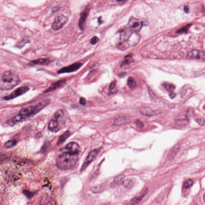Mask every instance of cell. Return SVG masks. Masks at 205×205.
I'll return each instance as SVG.
<instances>
[{"label":"cell","mask_w":205,"mask_h":205,"mask_svg":"<svg viewBox=\"0 0 205 205\" xmlns=\"http://www.w3.org/2000/svg\"><path fill=\"white\" fill-rule=\"evenodd\" d=\"M80 152L78 144L72 142L67 144L61 149L56 159V165L62 170H67L73 168L77 164Z\"/></svg>","instance_id":"1"},{"label":"cell","mask_w":205,"mask_h":205,"mask_svg":"<svg viewBox=\"0 0 205 205\" xmlns=\"http://www.w3.org/2000/svg\"><path fill=\"white\" fill-rule=\"evenodd\" d=\"M20 82L18 75L11 71H6L0 77V90H10L18 85Z\"/></svg>","instance_id":"2"},{"label":"cell","mask_w":205,"mask_h":205,"mask_svg":"<svg viewBox=\"0 0 205 205\" xmlns=\"http://www.w3.org/2000/svg\"><path fill=\"white\" fill-rule=\"evenodd\" d=\"M47 101H43L39 102L36 105L23 108L20 110L19 115L25 119L32 116L46 106L49 103Z\"/></svg>","instance_id":"3"},{"label":"cell","mask_w":205,"mask_h":205,"mask_svg":"<svg viewBox=\"0 0 205 205\" xmlns=\"http://www.w3.org/2000/svg\"><path fill=\"white\" fill-rule=\"evenodd\" d=\"M68 18L62 14L58 15L55 18L51 27L53 30L57 31L61 29L68 21Z\"/></svg>","instance_id":"4"},{"label":"cell","mask_w":205,"mask_h":205,"mask_svg":"<svg viewBox=\"0 0 205 205\" xmlns=\"http://www.w3.org/2000/svg\"><path fill=\"white\" fill-rule=\"evenodd\" d=\"M100 150L101 148H99L94 149L89 153L87 157H86L85 161L83 163L82 166H81L80 169L81 172L84 171L88 167V165L93 161Z\"/></svg>","instance_id":"5"},{"label":"cell","mask_w":205,"mask_h":205,"mask_svg":"<svg viewBox=\"0 0 205 205\" xmlns=\"http://www.w3.org/2000/svg\"><path fill=\"white\" fill-rule=\"evenodd\" d=\"M29 89L27 87H21L15 89L10 94L4 98L5 100L9 101L14 99L22 94H24L29 90Z\"/></svg>","instance_id":"6"},{"label":"cell","mask_w":205,"mask_h":205,"mask_svg":"<svg viewBox=\"0 0 205 205\" xmlns=\"http://www.w3.org/2000/svg\"><path fill=\"white\" fill-rule=\"evenodd\" d=\"M128 25L131 31L137 33L141 30L142 23L139 19L134 17H131L129 22Z\"/></svg>","instance_id":"7"},{"label":"cell","mask_w":205,"mask_h":205,"mask_svg":"<svg viewBox=\"0 0 205 205\" xmlns=\"http://www.w3.org/2000/svg\"><path fill=\"white\" fill-rule=\"evenodd\" d=\"M82 65V64L81 62H75L74 64L69 65L68 66L62 67L58 71L57 73L58 74H61L64 73H69L74 72L79 69L81 67Z\"/></svg>","instance_id":"8"},{"label":"cell","mask_w":205,"mask_h":205,"mask_svg":"<svg viewBox=\"0 0 205 205\" xmlns=\"http://www.w3.org/2000/svg\"><path fill=\"white\" fill-rule=\"evenodd\" d=\"M89 9L88 8H87L81 13L80 18L78 21V27L81 30L84 29L85 21L89 15Z\"/></svg>","instance_id":"9"},{"label":"cell","mask_w":205,"mask_h":205,"mask_svg":"<svg viewBox=\"0 0 205 205\" xmlns=\"http://www.w3.org/2000/svg\"><path fill=\"white\" fill-rule=\"evenodd\" d=\"M187 57L190 59H201L204 60L205 54L203 52L194 49L189 52Z\"/></svg>","instance_id":"10"},{"label":"cell","mask_w":205,"mask_h":205,"mask_svg":"<svg viewBox=\"0 0 205 205\" xmlns=\"http://www.w3.org/2000/svg\"><path fill=\"white\" fill-rule=\"evenodd\" d=\"M140 39V37L139 34L136 33H131L127 41L130 46H134L138 43Z\"/></svg>","instance_id":"11"},{"label":"cell","mask_w":205,"mask_h":205,"mask_svg":"<svg viewBox=\"0 0 205 205\" xmlns=\"http://www.w3.org/2000/svg\"><path fill=\"white\" fill-rule=\"evenodd\" d=\"M67 80H61L58 81L54 83L51 84V85L47 89L44 91V93H47L49 92L54 91L55 89L64 86L66 83Z\"/></svg>","instance_id":"12"},{"label":"cell","mask_w":205,"mask_h":205,"mask_svg":"<svg viewBox=\"0 0 205 205\" xmlns=\"http://www.w3.org/2000/svg\"><path fill=\"white\" fill-rule=\"evenodd\" d=\"M147 193V189H146V190H145L144 191L141 195L137 196L133 198L125 205H138L141 202L142 199H143L144 197L146 194Z\"/></svg>","instance_id":"13"},{"label":"cell","mask_w":205,"mask_h":205,"mask_svg":"<svg viewBox=\"0 0 205 205\" xmlns=\"http://www.w3.org/2000/svg\"><path fill=\"white\" fill-rule=\"evenodd\" d=\"M130 121V119L125 116H119L115 119L114 125L115 126L121 125L129 123Z\"/></svg>","instance_id":"14"},{"label":"cell","mask_w":205,"mask_h":205,"mask_svg":"<svg viewBox=\"0 0 205 205\" xmlns=\"http://www.w3.org/2000/svg\"><path fill=\"white\" fill-rule=\"evenodd\" d=\"M120 33V39L121 41H127L131 34L129 29L124 27L121 28L119 31Z\"/></svg>","instance_id":"15"},{"label":"cell","mask_w":205,"mask_h":205,"mask_svg":"<svg viewBox=\"0 0 205 205\" xmlns=\"http://www.w3.org/2000/svg\"><path fill=\"white\" fill-rule=\"evenodd\" d=\"M50 60L46 58H39L30 61L32 64L46 66L50 63Z\"/></svg>","instance_id":"16"},{"label":"cell","mask_w":205,"mask_h":205,"mask_svg":"<svg viewBox=\"0 0 205 205\" xmlns=\"http://www.w3.org/2000/svg\"><path fill=\"white\" fill-rule=\"evenodd\" d=\"M141 114L147 116H152L158 114L157 111H154L149 108H145L141 109L139 111Z\"/></svg>","instance_id":"17"},{"label":"cell","mask_w":205,"mask_h":205,"mask_svg":"<svg viewBox=\"0 0 205 205\" xmlns=\"http://www.w3.org/2000/svg\"><path fill=\"white\" fill-rule=\"evenodd\" d=\"M177 125L180 126H185L188 125L189 123V119L187 116L180 117L176 120Z\"/></svg>","instance_id":"18"},{"label":"cell","mask_w":205,"mask_h":205,"mask_svg":"<svg viewBox=\"0 0 205 205\" xmlns=\"http://www.w3.org/2000/svg\"><path fill=\"white\" fill-rule=\"evenodd\" d=\"M71 133L69 131H66L64 133H63L62 134L61 136H60L59 137L58 140L57 141V145L61 144L62 143H64V142L69 137V136L71 135Z\"/></svg>","instance_id":"19"},{"label":"cell","mask_w":205,"mask_h":205,"mask_svg":"<svg viewBox=\"0 0 205 205\" xmlns=\"http://www.w3.org/2000/svg\"><path fill=\"white\" fill-rule=\"evenodd\" d=\"M130 46L127 41H121L117 45V49L121 51H125L129 48Z\"/></svg>","instance_id":"20"},{"label":"cell","mask_w":205,"mask_h":205,"mask_svg":"<svg viewBox=\"0 0 205 205\" xmlns=\"http://www.w3.org/2000/svg\"><path fill=\"white\" fill-rule=\"evenodd\" d=\"M25 119L23 118V117L21 116V115H17L16 116L12 118L11 120H10L9 123L10 125L12 126L14 125L17 122L23 121V120H25Z\"/></svg>","instance_id":"21"},{"label":"cell","mask_w":205,"mask_h":205,"mask_svg":"<svg viewBox=\"0 0 205 205\" xmlns=\"http://www.w3.org/2000/svg\"><path fill=\"white\" fill-rule=\"evenodd\" d=\"M59 126V123L57 120L52 119L49 122L48 125V129L51 131H54L56 130Z\"/></svg>","instance_id":"22"},{"label":"cell","mask_w":205,"mask_h":205,"mask_svg":"<svg viewBox=\"0 0 205 205\" xmlns=\"http://www.w3.org/2000/svg\"><path fill=\"white\" fill-rule=\"evenodd\" d=\"M133 61L132 58V54H129L124 57V59L121 64V66L130 64Z\"/></svg>","instance_id":"23"},{"label":"cell","mask_w":205,"mask_h":205,"mask_svg":"<svg viewBox=\"0 0 205 205\" xmlns=\"http://www.w3.org/2000/svg\"><path fill=\"white\" fill-rule=\"evenodd\" d=\"M122 184L125 188L130 189L133 186V181L130 179H126L123 181Z\"/></svg>","instance_id":"24"},{"label":"cell","mask_w":205,"mask_h":205,"mask_svg":"<svg viewBox=\"0 0 205 205\" xmlns=\"http://www.w3.org/2000/svg\"><path fill=\"white\" fill-rule=\"evenodd\" d=\"M124 176L123 175H120L118 176L116 178H115L114 180V182H113L112 184L114 186L119 185L122 184L123 181V180Z\"/></svg>","instance_id":"25"},{"label":"cell","mask_w":205,"mask_h":205,"mask_svg":"<svg viewBox=\"0 0 205 205\" xmlns=\"http://www.w3.org/2000/svg\"><path fill=\"white\" fill-rule=\"evenodd\" d=\"M165 89L167 90L168 91L172 92L175 89V85L171 83H165L164 85Z\"/></svg>","instance_id":"26"},{"label":"cell","mask_w":205,"mask_h":205,"mask_svg":"<svg viewBox=\"0 0 205 205\" xmlns=\"http://www.w3.org/2000/svg\"><path fill=\"white\" fill-rule=\"evenodd\" d=\"M64 115V111L61 109L57 110L55 114H54V117L57 119H60Z\"/></svg>","instance_id":"27"},{"label":"cell","mask_w":205,"mask_h":205,"mask_svg":"<svg viewBox=\"0 0 205 205\" xmlns=\"http://www.w3.org/2000/svg\"><path fill=\"white\" fill-rule=\"evenodd\" d=\"M128 85L129 87L131 89L135 88L136 85V83L135 80L131 77H130L128 78Z\"/></svg>","instance_id":"28"},{"label":"cell","mask_w":205,"mask_h":205,"mask_svg":"<svg viewBox=\"0 0 205 205\" xmlns=\"http://www.w3.org/2000/svg\"><path fill=\"white\" fill-rule=\"evenodd\" d=\"M193 184V181L191 179H188L185 181V182L183 183V187L186 189H188L191 187Z\"/></svg>","instance_id":"29"},{"label":"cell","mask_w":205,"mask_h":205,"mask_svg":"<svg viewBox=\"0 0 205 205\" xmlns=\"http://www.w3.org/2000/svg\"><path fill=\"white\" fill-rule=\"evenodd\" d=\"M16 143V141L15 140H9L5 144V146L7 148H10L15 146Z\"/></svg>","instance_id":"30"},{"label":"cell","mask_w":205,"mask_h":205,"mask_svg":"<svg viewBox=\"0 0 205 205\" xmlns=\"http://www.w3.org/2000/svg\"><path fill=\"white\" fill-rule=\"evenodd\" d=\"M191 24H188L185 26L183 27L182 28H180V29L177 31V33H182L187 32L189 28L191 27Z\"/></svg>","instance_id":"31"},{"label":"cell","mask_w":205,"mask_h":205,"mask_svg":"<svg viewBox=\"0 0 205 205\" xmlns=\"http://www.w3.org/2000/svg\"><path fill=\"white\" fill-rule=\"evenodd\" d=\"M23 193L28 199L31 198L34 195V193L27 190H24Z\"/></svg>","instance_id":"32"},{"label":"cell","mask_w":205,"mask_h":205,"mask_svg":"<svg viewBox=\"0 0 205 205\" xmlns=\"http://www.w3.org/2000/svg\"><path fill=\"white\" fill-rule=\"evenodd\" d=\"M28 41L24 39V40H22V41H20L19 43H18L17 45V47H19V48H22V47L24 46H25V44L28 43Z\"/></svg>","instance_id":"33"},{"label":"cell","mask_w":205,"mask_h":205,"mask_svg":"<svg viewBox=\"0 0 205 205\" xmlns=\"http://www.w3.org/2000/svg\"><path fill=\"white\" fill-rule=\"evenodd\" d=\"M99 41V39L98 37H97V36H94L91 39L90 43L94 45V44L97 43Z\"/></svg>","instance_id":"34"},{"label":"cell","mask_w":205,"mask_h":205,"mask_svg":"<svg viewBox=\"0 0 205 205\" xmlns=\"http://www.w3.org/2000/svg\"><path fill=\"white\" fill-rule=\"evenodd\" d=\"M135 124L136 126V127H137L138 128H142L144 127V123L142 121L137 120L134 123Z\"/></svg>","instance_id":"35"},{"label":"cell","mask_w":205,"mask_h":205,"mask_svg":"<svg viewBox=\"0 0 205 205\" xmlns=\"http://www.w3.org/2000/svg\"><path fill=\"white\" fill-rule=\"evenodd\" d=\"M116 81L114 80L113 81L110 85L109 87V90L110 91H112V90H113L114 89L115 87V86L116 85Z\"/></svg>","instance_id":"36"},{"label":"cell","mask_w":205,"mask_h":205,"mask_svg":"<svg viewBox=\"0 0 205 205\" xmlns=\"http://www.w3.org/2000/svg\"><path fill=\"white\" fill-rule=\"evenodd\" d=\"M196 122L200 125H203L205 123V119L204 118H199L198 119H197Z\"/></svg>","instance_id":"37"},{"label":"cell","mask_w":205,"mask_h":205,"mask_svg":"<svg viewBox=\"0 0 205 205\" xmlns=\"http://www.w3.org/2000/svg\"><path fill=\"white\" fill-rule=\"evenodd\" d=\"M79 102H80V103L81 105H85L86 104L87 101H86V99H85V98H83V97H81L80 98Z\"/></svg>","instance_id":"38"},{"label":"cell","mask_w":205,"mask_h":205,"mask_svg":"<svg viewBox=\"0 0 205 205\" xmlns=\"http://www.w3.org/2000/svg\"><path fill=\"white\" fill-rule=\"evenodd\" d=\"M184 10L186 13H188L189 12V8L187 6H185L184 7Z\"/></svg>","instance_id":"39"},{"label":"cell","mask_w":205,"mask_h":205,"mask_svg":"<svg viewBox=\"0 0 205 205\" xmlns=\"http://www.w3.org/2000/svg\"><path fill=\"white\" fill-rule=\"evenodd\" d=\"M169 96L170 98L173 99L175 97H176V94L174 93H171L169 94Z\"/></svg>","instance_id":"40"},{"label":"cell","mask_w":205,"mask_h":205,"mask_svg":"<svg viewBox=\"0 0 205 205\" xmlns=\"http://www.w3.org/2000/svg\"><path fill=\"white\" fill-rule=\"evenodd\" d=\"M204 197H205V194H203V200H204V199H205V198H204Z\"/></svg>","instance_id":"41"}]
</instances>
